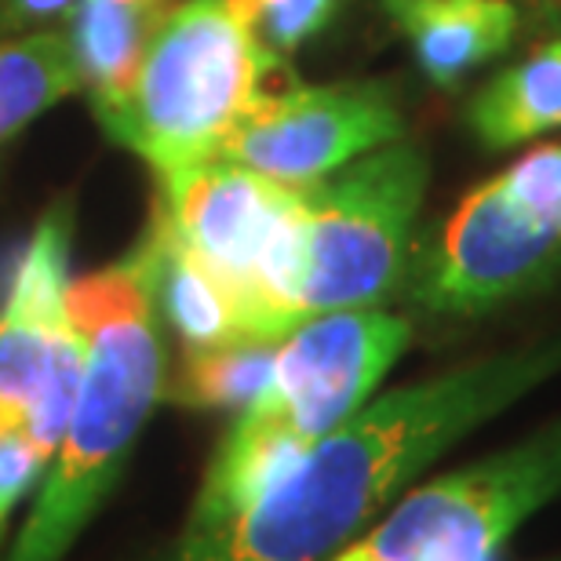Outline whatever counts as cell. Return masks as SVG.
I'll use <instances>...</instances> for the list:
<instances>
[{"mask_svg": "<svg viewBox=\"0 0 561 561\" xmlns=\"http://www.w3.org/2000/svg\"><path fill=\"white\" fill-rule=\"evenodd\" d=\"M561 373V335L365 401L249 507L164 561H329L459 437Z\"/></svg>", "mask_w": 561, "mask_h": 561, "instance_id": "6da1fadb", "label": "cell"}, {"mask_svg": "<svg viewBox=\"0 0 561 561\" xmlns=\"http://www.w3.org/2000/svg\"><path fill=\"white\" fill-rule=\"evenodd\" d=\"M84 362L66 434L4 561H62L117 485L136 437L164 401V318L146 238L121 263L66 285Z\"/></svg>", "mask_w": 561, "mask_h": 561, "instance_id": "7a4b0ae2", "label": "cell"}, {"mask_svg": "<svg viewBox=\"0 0 561 561\" xmlns=\"http://www.w3.org/2000/svg\"><path fill=\"white\" fill-rule=\"evenodd\" d=\"M409 321L383 307L332 310L296 324L277 343L266 387L216 448L201 478L183 540L205 536L288 474L324 434L373 398L409 346Z\"/></svg>", "mask_w": 561, "mask_h": 561, "instance_id": "3957f363", "label": "cell"}, {"mask_svg": "<svg viewBox=\"0 0 561 561\" xmlns=\"http://www.w3.org/2000/svg\"><path fill=\"white\" fill-rule=\"evenodd\" d=\"M274 66L241 0H179L131 88L95 117L157 179H172L219 157Z\"/></svg>", "mask_w": 561, "mask_h": 561, "instance_id": "277c9868", "label": "cell"}, {"mask_svg": "<svg viewBox=\"0 0 561 561\" xmlns=\"http://www.w3.org/2000/svg\"><path fill=\"white\" fill-rule=\"evenodd\" d=\"M153 216L230 291L249 340L302 324V190L211 157L161 179Z\"/></svg>", "mask_w": 561, "mask_h": 561, "instance_id": "5b68a950", "label": "cell"}, {"mask_svg": "<svg viewBox=\"0 0 561 561\" xmlns=\"http://www.w3.org/2000/svg\"><path fill=\"white\" fill-rule=\"evenodd\" d=\"M561 271V142L536 146L459 201L409 274V299L474 318Z\"/></svg>", "mask_w": 561, "mask_h": 561, "instance_id": "8992f818", "label": "cell"}, {"mask_svg": "<svg viewBox=\"0 0 561 561\" xmlns=\"http://www.w3.org/2000/svg\"><path fill=\"white\" fill-rule=\"evenodd\" d=\"M426 179L423 150L387 142L302 190V321L394 296L409 271Z\"/></svg>", "mask_w": 561, "mask_h": 561, "instance_id": "52a82bcc", "label": "cell"}, {"mask_svg": "<svg viewBox=\"0 0 561 561\" xmlns=\"http://www.w3.org/2000/svg\"><path fill=\"white\" fill-rule=\"evenodd\" d=\"M561 496V420L434 478L329 561H492L522 522Z\"/></svg>", "mask_w": 561, "mask_h": 561, "instance_id": "ba28073f", "label": "cell"}, {"mask_svg": "<svg viewBox=\"0 0 561 561\" xmlns=\"http://www.w3.org/2000/svg\"><path fill=\"white\" fill-rule=\"evenodd\" d=\"M401 125L394 95L383 84L280 88L249 106L222 142L219 157L280 186L307 190L335 175L357 157L398 142Z\"/></svg>", "mask_w": 561, "mask_h": 561, "instance_id": "9c48e42d", "label": "cell"}, {"mask_svg": "<svg viewBox=\"0 0 561 561\" xmlns=\"http://www.w3.org/2000/svg\"><path fill=\"white\" fill-rule=\"evenodd\" d=\"M70 233V205H55L33 230L0 310V437L26 431L66 329Z\"/></svg>", "mask_w": 561, "mask_h": 561, "instance_id": "30bf717a", "label": "cell"}, {"mask_svg": "<svg viewBox=\"0 0 561 561\" xmlns=\"http://www.w3.org/2000/svg\"><path fill=\"white\" fill-rule=\"evenodd\" d=\"M383 8L437 88H456L518 33L514 0H383Z\"/></svg>", "mask_w": 561, "mask_h": 561, "instance_id": "8fae6325", "label": "cell"}, {"mask_svg": "<svg viewBox=\"0 0 561 561\" xmlns=\"http://www.w3.org/2000/svg\"><path fill=\"white\" fill-rule=\"evenodd\" d=\"M179 0H77L66 15L77 88L92 106H110L128 92L157 30Z\"/></svg>", "mask_w": 561, "mask_h": 561, "instance_id": "7c38bea8", "label": "cell"}, {"mask_svg": "<svg viewBox=\"0 0 561 561\" xmlns=\"http://www.w3.org/2000/svg\"><path fill=\"white\" fill-rule=\"evenodd\" d=\"M150 260H153V291L161 307L164 329H172L183 343V354H205L216 346H230L249 340L230 291L183 249V241L153 216L150 233Z\"/></svg>", "mask_w": 561, "mask_h": 561, "instance_id": "4fadbf2b", "label": "cell"}, {"mask_svg": "<svg viewBox=\"0 0 561 561\" xmlns=\"http://www.w3.org/2000/svg\"><path fill=\"white\" fill-rule=\"evenodd\" d=\"M470 128L489 150L533 142L561 128V37L481 88L470 103Z\"/></svg>", "mask_w": 561, "mask_h": 561, "instance_id": "5bb4252c", "label": "cell"}, {"mask_svg": "<svg viewBox=\"0 0 561 561\" xmlns=\"http://www.w3.org/2000/svg\"><path fill=\"white\" fill-rule=\"evenodd\" d=\"M70 92H77V70L62 30L0 41V142Z\"/></svg>", "mask_w": 561, "mask_h": 561, "instance_id": "9a60e30c", "label": "cell"}, {"mask_svg": "<svg viewBox=\"0 0 561 561\" xmlns=\"http://www.w3.org/2000/svg\"><path fill=\"white\" fill-rule=\"evenodd\" d=\"M277 343L238 340L205 354H186L183 373L168 379L164 398L194 409H230L241 412L271 379Z\"/></svg>", "mask_w": 561, "mask_h": 561, "instance_id": "2e32d148", "label": "cell"}, {"mask_svg": "<svg viewBox=\"0 0 561 561\" xmlns=\"http://www.w3.org/2000/svg\"><path fill=\"white\" fill-rule=\"evenodd\" d=\"M343 0H241L255 37L274 59H285L321 33Z\"/></svg>", "mask_w": 561, "mask_h": 561, "instance_id": "e0dca14e", "label": "cell"}, {"mask_svg": "<svg viewBox=\"0 0 561 561\" xmlns=\"http://www.w3.org/2000/svg\"><path fill=\"white\" fill-rule=\"evenodd\" d=\"M48 463L51 456L33 445V437L26 431L0 437V536H4L15 507L26 500V492L41 485Z\"/></svg>", "mask_w": 561, "mask_h": 561, "instance_id": "ac0fdd59", "label": "cell"}, {"mask_svg": "<svg viewBox=\"0 0 561 561\" xmlns=\"http://www.w3.org/2000/svg\"><path fill=\"white\" fill-rule=\"evenodd\" d=\"M77 0H0V41H11V33L26 26H44V22H59L70 15Z\"/></svg>", "mask_w": 561, "mask_h": 561, "instance_id": "d6986e66", "label": "cell"}, {"mask_svg": "<svg viewBox=\"0 0 561 561\" xmlns=\"http://www.w3.org/2000/svg\"><path fill=\"white\" fill-rule=\"evenodd\" d=\"M525 4H536L543 11H561V0H525Z\"/></svg>", "mask_w": 561, "mask_h": 561, "instance_id": "ffe728a7", "label": "cell"}, {"mask_svg": "<svg viewBox=\"0 0 561 561\" xmlns=\"http://www.w3.org/2000/svg\"><path fill=\"white\" fill-rule=\"evenodd\" d=\"M554 561H561V558H554Z\"/></svg>", "mask_w": 561, "mask_h": 561, "instance_id": "44dd1931", "label": "cell"}]
</instances>
